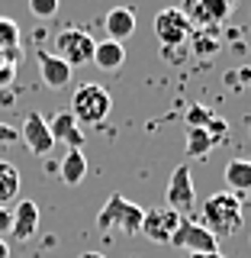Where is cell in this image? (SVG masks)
<instances>
[{
  "label": "cell",
  "mask_w": 251,
  "mask_h": 258,
  "mask_svg": "<svg viewBox=\"0 0 251 258\" xmlns=\"http://www.w3.org/2000/svg\"><path fill=\"white\" fill-rule=\"evenodd\" d=\"M193 52H200V55H213V52H219V32L216 29H193Z\"/></svg>",
  "instance_id": "obj_20"
},
{
  "label": "cell",
  "mask_w": 251,
  "mask_h": 258,
  "mask_svg": "<svg viewBox=\"0 0 251 258\" xmlns=\"http://www.w3.org/2000/svg\"><path fill=\"white\" fill-rule=\"evenodd\" d=\"M87 174V158H84V149H68L58 161V177L68 187H77Z\"/></svg>",
  "instance_id": "obj_14"
},
{
  "label": "cell",
  "mask_w": 251,
  "mask_h": 258,
  "mask_svg": "<svg viewBox=\"0 0 251 258\" xmlns=\"http://www.w3.org/2000/svg\"><path fill=\"white\" fill-rule=\"evenodd\" d=\"M113 110V97L100 84H80L71 97V116L84 126H100Z\"/></svg>",
  "instance_id": "obj_3"
},
{
  "label": "cell",
  "mask_w": 251,
  "mask_h": 258,
  "mask_svg": "<svg viewBox=\"0 0 251 258\" xmlns=\"http://www.w3.org/2000/svg\"><path fill=\"white\" fill-rule=\"evenodd\" d=\"M164 207H171L174 213H190L197 207V190H193V177H190V165H177L171 181L164 190Z\"/></svg>",
  "instance_id": "obj_7"
},
{
  "label": "cell",
  "mask_w": 251,
  "mask_h": 258,
  "mask_svg": "<svg viewBox=\"0 0 251 258\" xmlns=\"http://www.w3.org/2000/svg\"><path fill=\"white\" fill-rule=\"evenodd\" d=\"M171 245L184 248V255L187 252H219V239H216L203 223H193V220H187V216L181 220L177 232L171 236Z\"/></svg>",
  "instance_id": "obj_6"
},
{
  "label": "cell",
  "mask_w": 251,
  "mask_h": 258,
  "mask_svg": "<svg viewBox=\"0 0 251 258\" xmlns=\"http://www.w3.org/2000/svg\"><path fill=\"white\" fill-rule=\"evenodd\" d=\"M103 26H107V36L113 42H126L135 32V13L129 7H113V10L103 16Z\"/></svg>",
  "instance_id": "obj_13"
},
{
  "label": "cell",
  "mask_w": 251,
  "mask_h": 258,
  "mask_svg": "<svg viewBox=\"0 0 251 258\" xmlns=\"http://www.w3.org/2000/svg\"><path fill=\"white\" fill-rule=\"evenodd\" d=\"M213 116H216V113L209 110V107H203V103H193V107L187 110V129H206Z\"/></svg>",
  "instance_id": "obj_22"
},
{
  "label": "cell",
  "mask_w": 251,
  "mask_h": 258,
  "mask_svg": "<svg viewBox=\"0 0 251 258\" xmlns=\"http://www.w3.org/2000/svg\"><path fill=\"white\" fill-rule=\"evenodd\" d=\"M155 36H158L161 48H184L193 36V26L181 7H164L155 16Z\"/></svg>",
  "instance_id": "obj_4"
},
{
  "label": "cell",
  "mask_w": 251,
  "mask_h": 258,
  "mask_svg": "<svg viewBox=\"0 0 251 258\" xmlns=\"http://www.w3.org/2000/svg\"><path fill=\"white\" fill-rule=\"evenodd\" d=\"M36 229H39V204L36 200H20L13 210V226H10L13 242H29L36 236Z\"/></svg>",
  "instance_id": "obj_12"
},
{
  "label": "cell",
  "mask_w": 251,
  "mask_h": 258,
  "mask_svg": "<svg viewBox=\"0 0 251 258\" xmlns=\"http://www.w3.org/2000/svg\"><path fill=\"white\" fill-rule=\"evenodd\" d=\"M4 61H7V58H4V52H0V64H4Z\"/></svg>",
  "instance_id": "obj_29"
},
{
  "label": "cell",
  "mask_w": 251,
  "mask_h": 258,
  "mask_svg": "<svg viewBox=\"0 0 251 258\" xmlns=\"http://www.w3.org/2000/svg\"><path fill=\"white\" fill-rule=\"evenodd\" d=\"M213 136L206 129H187V155L190 158H206L209 149H213Z\"/></svg>",
  "instance_id": "obj_18"
},
{
  "label": "cell",
  "mask_w": 251,
  "mask_h": 258,
  "mask_svg": "<svg viewBox=\"0 0 251 258\" xmlns=\"http://www.w3.org/2000/svg\"><path fill=\"white\" fill-rule=\"evenodd\" d=\"M10 226H13V213L7 207H0V239H4V232H10Z\"/></svg>",
  "instance_id": "obj_25"
},
{
  "label": "cell",
  "mask_w": 251,
  "mask_h": 258,
  "mask_svg": "<svg viewBox=\"0 0 251 258\" xmlns=\"http://www.w3.org/2000/svg\"><path fill=\"white\" fill-rule=\"evenodd\" d=\"M126 61V48L123 42H113V39H103V42H97L94 48V64L100 71H119Z\"/></svg>",
  "instance_id": "obj_15"
},
{
  "label": "cell",
  "mask_w": 251,
  "mask_h": 258,
  "mask_svg": "<svg viewBox=\"0 0 251 258\" xmlns=\"http://www.w3.org/2000/svg\"><path fill=\"white\" fill-rule=\"evenodd\" d=\"M20 48V23L10 16H0V52Z\"/></svg>",
  "instance_id": "obj_21"
},
{
  "label": "cell",
  "mask_w": 251,
  "mask_h": 258,
  "mask_svg": "<svg viewBox=\"0 0 251 258\" xmlns=\"http://www.w3.org/2000/svg\"><path fill=\"white\" fill-rule=\"evenodd\" d=\"M20 139V129H13L10 123H0V145H10Z\"/></svg>",
  "instance_id": "obj_24"
},
{
  "label": "cell",
  "mask_w": 251,
  "mask_h": 258,
  "mask_svg": "<svg viewBox=\"0 0 251 258\" xmlns=\"http://www.w3.org/2000/svg\"><path fill=\"white\" fill-rule=\"evenodd\" d=\"M200 213H203V226L216 239H229V236H235L238 226H241V200H238V194L222 190V194L206 197Z\"/></svg>",
  "instance_id": "obj_1"
},
{
  "label": "cell",
  "mask_w": 251,
  "mask_h": 258,
  "mask_svg": "<svg viewBox=\"0 0 251 258\" xmlns=\"http://www.w3.org/2000/svg\"><path fill=\"white\" fill-rule=\"evenodd\" d=\"M20 139L26 142L29 152H32V155H39V158H45L48 152L55 149V139H52V133H48V119H45L39 110L26 113V119H23V129H20Z\"/></svg>",
  "instance_id": "obj_9"
},
{
  "label": "cell",
  "mask_w": 251,
  "mask_h": 258,
  "mask_svg": "<svg viewBox=\"0 0 251 258\" xmlns=\"http://www.w3.org/2000/svg\"><path fill=\"white\" fill-rule=\"evenodd\" d=\"M225 184L232 187V194H245L251 190V158H232L229 165H225Z\"/></svg>",
  "instance_id": "obj_16"
},
{
  "label": "cell",
  "mask_w": 251,
  "mask_h": 258,
  "mask_svg": "<svg viewBox=\"0 0 251 258\" xmlns=\"http://www.w3.org/2000/svg\"><path fill=\"white\" fill-rule=\"evenodd\" d=\"M184 258H225L222 252H187Z\"/></svg>",
  "instance_id": "obj_26"
},
{
  "label": "cell",
  "mask_w": 251,
  "mask_h": 258,
  "mask_svg": "<svg viewBox=\"0 0 251 258\" xmlns=\"http://www.w3.org/2000/svg\"><path fill=\"white\" fill-rule=\"evenodd\" d=\"M48 133H52L55 142H64L68 149H84V142H87L84 129H80V123L71 116V110L55 113V116L48 119Z\"/></svg>",
  "instance_id": "obj_11"
},
{
  "label": "cell",
  "mask_w": 251,
  "mask_h": 258,
  "mask_svg": "<svg viewBox=\"0 0 251 258\" xmlns=\"http://www.w3.org/2000/svg\"><path fill=\"white\" fill-rule=\"evenodd\" d=\"M142 216H145V210L139 204H132L123 194H110L107 204L97 213V229H103V232L119 229L126 236H142Z\"/></svg>",
  "instance_id": "obj_2"
},
{
  "label": "cell",
  "mask_w": 251,
  "mask_h": 258,
  "mask_svg": "<svg viewBox=\"0 0 251 258\" xmlns=\"http://www.w3.org/2000/svg\"><path fill=\"white\" fill-rule=\"evenodd\" d=\"M29 10L39 20H48V16L58 13V0H29Z\"/></svg>",
  "instance_id": "obj_23"
},
{
  "label": "cell",
  "mask_w": 251,
  "mask_h": 258,
  "mask_svg": "<svg viewBox=\"0 0 251 258\" xmlns=\"http://www.w3.org/2000/svg\"><path fill=\"white\" fill-rule=\"evenodd\" d=\"M235 4H238V0H200V7H203L206 20L213 23V26H219V23L229 20V13L235 10Z\"/></svg>",
  "instance_id": "obj_19"
},
{
  "label": "cell",
  "mask_w": 251,
  "mask_h": 258,
  "mask_svg": "<svg viewBox=\"0 0 251 258\" xmlns=\"http://www.w3.org/2000/svg\"><path fill=\"white\" fill-rule=\"evenodd\" d=\"M0 258H10V245H7L4 239H0Z\"/></svg>",
  "instance_id": "obj_27"
},
{
  "label": "cell",
  "mask_w": 251,
  "mask_h": 258,
  "mask_svg": "<svg viewBox=\"0 0 251 258\" xmlns=\"http://www.w3.org/2000/svg\"><path fill=\"white\" fill-rule=\"evenodd\" d=\"M94 48H97V42L87 29H61L55 36V55L64 64H71V68L94 61Z\"/></svg>",
  "instance_id": "obj_5"
},
{
  "label": "cell",
  "mask_w": 251,
  "mask_h": 258,
  "mask_svg": "<svg viewBox=\"0 0 251 258\" xmlns=\"http://www.w3.org/2000/svg\"><path fill=\"white\" fill-rule=\"evenodd\" d=\"M36 61H39V75H42L48 91H61V87L71 84V64H64L55 52L39 48V52H36Z\"/></svg>",
  "instance_id": "obj_10"
},
{
  "label": "cell",
  "mask_w": 251,
  "mask_h": 258,
  "mask_svg": "<svg viewBox=\"0 0 251 258\" xmlns=\"http://www.w3.org/2000/svg\"><path fill=\"white\" fill-rule=\"evenodd\" d=\"M20 171L10 165V161L0 158V204H10V200L20 194Z\"/></svg>",
  "instance_id": "obj_17"
},
{
  "label": "cell",
  "mask_w": 251,
  "mask_h": 258,
  "mask_svg": "<svg viewBox=\"0 0 251 258\" xmlns=\"http://www.w3.org/2000/svg\"><path fill=\"white\" fill-rule=\"evenodd\" d=\"M80 258H107V255H103V252H84Z\"/></svg>",
  "instance_id": "obj_28"
},
{
  "label": "cell",
  "mask_w": 251,
  "mask_h": 258,
  "mask_svg": "<svg viewBox=\"0 0 251 258\" xmlns=\"http://www.w3.org/2000/svg\"><path fill=\"white\" fill-rule=\"evenodd\" d=\"M181 220L184 216L174 213L171 207H155V210H148V213L142 216V236L158 242V245H171V236L177 232Z\"/></svg>",
  "instance_id": "obj_8"
}]
</instances>
